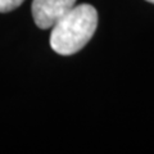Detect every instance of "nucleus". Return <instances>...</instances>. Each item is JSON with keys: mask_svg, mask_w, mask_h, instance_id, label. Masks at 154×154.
Instances as JSON below:
<instances>
[{"mask_svg": "<svg viewBox=\"0 0 154 154\" xmlns=\"http://www.w3.org/2000/svg\"><path fill=\"white\" fill-rule=\"evenodd\" d=\"M96 26L98 13L93 5H75L51 27V49L60 55L75 54L91 40Z\"/></svg>", "mask_w": 154, "mask_h": 154, "instance_id": "f257e3e1", "label": "nucleus"}, {"mask_svg": "<svg viewBox=\"0 0 154 154\" xmlns=\"http://www.w3.org/2000/svg\"><path fill=\"white\" fill-rule=\"evenodd\" d=\"M25 0H0V13H7L18 8Z\"/></svg>", "mask_w": 154, "mask_h": 154, "instance_id": "7ed1b4c3", "label": "nucleus"}, {"mask_svg": "<svg viewBox=\"0 0 154 154\" xmlns=\"http://www.w3.org/2000/svg\"><path fill=\"white\" fill-rule=\"evenodd\" d=\"M75 4L76 0H33V21L38 28H51L75 7Z\"/></svg>", "mask_w": 154, "mask_h": 154, "instance_id": "f03ea898", "label": "nucleus"}, {"mask_svg": "<svg viewBox=\"0 0 154 154\" xmlns=\"http://www.w3.org/2000/svg\"><path fill=\"white\" fill-rule=\"evenodd\" d=\"M146 2H149V3H152V4H154V0H146Z\"/></svg>", "mask_w": 154, "mask_h": 154, "instance_id": "20e7f679", "label": "nucleus"}]
</instances>
